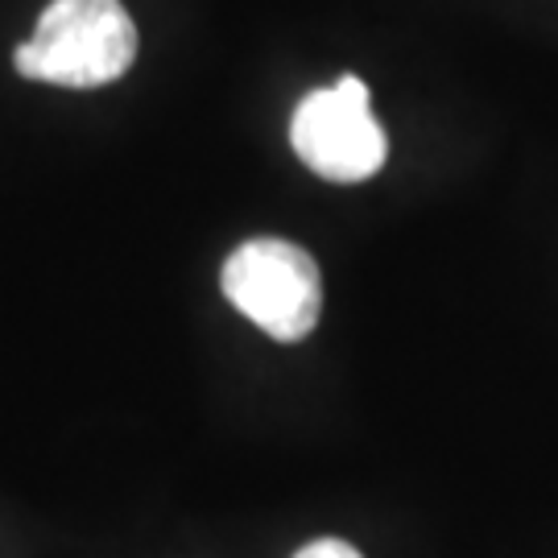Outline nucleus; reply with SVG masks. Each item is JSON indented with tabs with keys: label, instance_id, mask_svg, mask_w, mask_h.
<instances>
[{
	"label": "nucleus",
	"instance_id": "nucleus-2",
	"mask_svg": "<svg viewBox=\"0 0 558 558\" xmlns=\"http://www.w3.org/2000/svg\"><path fill=\"white\" fill-rule=\"evenodd\" d=\"M223 294L248 323L278 343H299L323 315V278L315 257L278 236L240 244L223 260Z\"/></svg>",
	"mask_w": 558,
	"mask_h": 558
},
{
	"label": "nucleus",
	"instance_id": "nucleus-1",
	"mask_svg": "<svg viewBox=\"0 0 558 558\" xmlns=\"http://www.w3.org/2000/svg\"><path fill=\"white\" fill-rule=\"evenodd\" d=\"M137 59V25L120 0H50L38 34L21 41L13 62L25 80L54 87L117 83Z\"/></svg>",
	"mask_w": 558,
	"mask_h": 558
},
{
	"label": "nucleus",
	"instance_id": "nucleus-3",
	"mask_svg": "<svg viewBox=\"0 0 558 558\" xmlns=\"http://www.w3.org/2000/svg\"><path fill=\"white\" fill-rule=\"evenodd\" d=\"M290 141H294V154L319 179L331 182L373 179L389 154L385 129L377 124L373 104H368V87L356 75H343L331 87L311 92L294 108Z\"/></svg>",
	"mask_w": 558,
	"mask_h": 558
},
{
	"label": "nucleus",
	"instance_id": "nucleus-4",
	"mask_svg": "<svg viewBox=\"0 0 558 558\" xmlns=\"http://www.w3.org/2000/svg\"><path fill=\"white\" fill-rule=\"evenodd\" d=\"M294 558H364L356 550V546H348V542H339V538H319V542H311V546H302Z\"/></svg>",
	"mask_w": 558,
	"mask_h": 558
}]
</instances>
